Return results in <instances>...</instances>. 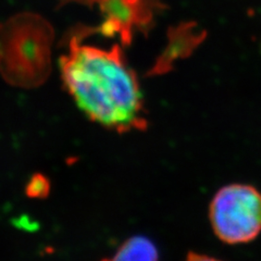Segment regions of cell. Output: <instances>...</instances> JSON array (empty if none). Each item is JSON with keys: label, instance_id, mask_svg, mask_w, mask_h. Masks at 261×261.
<instances>
[{"label": "cell", "instance_id": "6da1fadb", "mask_svg": "<svg viewBox=\"0 0 261 261\" xmlns=\"http://www.w3.org/2000/svg\"><path fill=\"white\" fill-rule=\"evenodd\" d=\"M84 31L72 33L60 58L64 87L93 122L120 134L148 125L135 71L120 45L102 48L84 44Z\"/></svg>", "mask_w": 261, "mask_h": 261}, {"label": "cell", "instance_id": "7a4b0ae2", "mask_svg": "<svg viewBox=\"0 0 261 261\" xmlns=\"http://www.w3.org/2000/svg\"><path fill=\"white\" fill-rule=\"evenodd\" d=\"M209 219L222 242H251L261 232V193L246 184L224 186L210 202Z\"/></svg>", "mask_w": 261, "mask_h": 261}, {"label": "cell", "instance_id": "3957f363", "mask_svg": "<svg viewBox=\"0 0 261 261\" xmlns=\"http://www.w3.org/2000/svg\"><path fill=\"white\" fill-rule=\"evenodd\" d=\"M94 3L99 7L103 22L96 29L103 36H119L123 46L132 43L136 32L147 34L154 18L166 9L160 0H76Z\"/></svg>", "mask_w": 261, "mask_h": 261}, {"label": "cell", "instance_id": "277c9868", "mask_svg": "<svg viewBox=\"0 0 261 261\" xmlns=\"http://www.w3.org/2000/svg\"><path fill=\"white\" fill-rule=\"evenodd\" d=\"M206 34L205 31H198L197 24L194 22L181 23L171 28L168 32V45L151 68L149 75H161L170 72L176 60L185 59L194 53L206 38Z\"/></svg>", "mask_w": 261, "mask_h": 261}, {"label": "cell", "instance_id": "5b68a950", "mask_svg": "<svg viewBox=\"0 0 261 261\" xmlns=\"http://www.w3.org/2000/svg\"><path fill=\"white\" fill-rule=\"evenodd\" d=\"M102 261H159V252L149 239L133 236L121 245L113 257Z\"/></svg>", "mask_w": 261, "mask_h": 261}, {"label": "cell", "instance_id": "8992f818", "mask_svg": "<svg viewBox=\"0 0 261 261\" xmlns=\"http://www.w3.org/2000/svg\"><path fill=\"white\" fill-rule=\"evenodd\" d=\"M185 261H220V260L206 256V255H199V254H196V252H190V254L187 255Z\"/></svg>", "mask_w": 261, "mask_h": 261}]
</instances>
